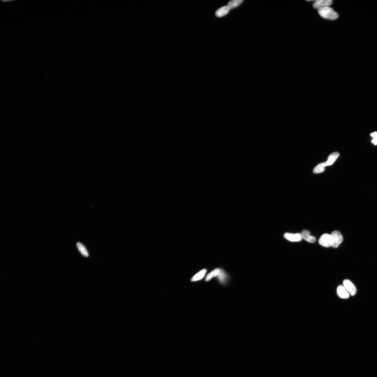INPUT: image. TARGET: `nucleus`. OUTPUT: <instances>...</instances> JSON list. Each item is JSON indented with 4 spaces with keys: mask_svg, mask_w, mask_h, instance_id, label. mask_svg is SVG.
<instances>
[{
    "mask_svg": "<svg viewBox=\"0 0 377 377\" xmlns=\"http://www.w3.org/2000/svg\"><path fill=\"white\" fill-rule=\"evenodd\" d=\"M320 16L323 18L329 20H335L338 18V14L329 6L324 7L318 9Z\"/></svg>",
    "mask_w": 377,
    "mask_h": 377,
    "instance_id": "nucleus-1",
    "label": "nucleus"
},
{
    "mask_svg": "<svg viewBox=\"0 0 377 377\" xmlns=\"http://www.w3.org/2000/svg\"><path fill=\"white\" fill-rule=\"evenodd\" d=\"M318 242L321 246L326 247V248L332 247L333 245L332 237L331 234L327 233L323 234L320 237Z\"/></svg>",
    "mask_w": 377,
    "mask_h": 377,
    "instance_id": "nucleus-2",
    "label": "nucleus"
},
{
    "mask_svg": "<svg viewBox=\"0 0 377 377\" xmlns=\"http://www.w3.org/2000/svg\"><path fill=\"white\" fill-rule=\"evenodd\" d=\"M331 234L333 240L332 247L333 248H337L343 241V235L338 230L333 231Z\"/></svg>",
    "mask_w": 377,
    "mask_h": 377,
    "instance_id": "nucleus-3",
    "label": "nucleus"
},
{
    "mask_svg": "<svg viewBox=\"0 0 377 377\" xmlns=\"http://www.w3.org/2000/svg\"><path fill=\"white\" fill-rule=\"evenodd\" d=\"M343 286L346 289L349 294L354 296L357 293V289L354 284L349 280L345 279L343 281Z\"/></svg>",
    "mask_w": 377,
    "mask_h": 377,
    "instance_id": "nucleus-4",
    "label": "nucleus"
},
{
    "mask_svg": "<svg viewBox=\"0 0 377 377\" xmlns=\"http://www.w3.org/2000/svg\"><path fill=\"white\" fill-rule=\"evenodd\" d=\"M285 239L290 242H299L302 240V239L301 233H285L284 235Z\"/></svg>",
    "mask_w": 377,
    "mask_h": 377,
    "instance_id": "nucleus-5",
    "label": "nucleus"
},
{
    "mask_svg": "<svg viewBox=\"0 0 377 377\" xmlns=\"http://www.w3.org/2000/svg\"><path fill=\"white\" fill-rule=\"evenodd\" d=\"M333 3L331 0H317L315 1L313 4L314 8L320 9L331 5Z\"/></svg>",
    "mask_w": 377,
    "mask_h": 377,
    "instance_id": "nucleus-6",
    "label": "nucleus"
},
{
    "mask_svg": "<svg viewBox=\"0 0 377 377\" xmlns=\"http://www.w3.org/2000/svg\"><path fill=\"white\" fill-rule=\"evenodd\" d=\"M302 239L311 243H314L316 241L315 237L312 236L310 232L308 230L304 229L301 233Z\"/></svg>",
    "mask_w": 377,
    "mask_h": 377,
    "instance_id": "nucleus-7",
    "label": "nucleus"
},
{
    "mask_svg": "<svg viewBox=\"0 0 377 377\" xmlns=\"http://www.w3.org/2000/svg\"><path fill=\"white\" fill-rule=\"evenodd\" d=\"M337 292L338 296L342 299H347L350 297V294L342 285H340L337 288Z\"/></svg>",
    "mask_w": 377,
    "mask_h": 377,
    "instance_id": "nucleus-8",
    "label": "nucleus"
},
{
    "mask_svg": "<svg viewBox=\"0 0 377 377\" xmlns=\"http://www.w3.org/2000/svg\"><path fill=\"white\" fill-rule=\"evenodd\" d=\"M340 154L337 152H334L329 156L327 162H324L325 166H328L333 165L337 158L339 157Z\"/></svg>",
    "mask_w": 377,
    "mask_h": 377,
    "instance_id": "nucleus-9",
    "label": "nucleus"
},
{
    "mask_svg": "<svg viewBox=\"0 0 377 377\" xmlns=\"http://www.w3.org/2000/svg\"><path fill=\"white\" fill-rule=\"evenodd\" d=\"M230 9L227 6L222 7L216 11V16L218 17L224 16L229 12Z\"/></svg>",
    "mask_w": 377,
    "mask_h": 377,
    "instance_id": "nucleus-10",
    "label": "nucleus"
},
{
    "mask_svg": "<svg viewBox=\"0 0 377 377\" xmlns=\"http://www.w3.org/2000/svg\"><path fill=\"white\" fill-rule=\"evenodd\" d=\"M76 247L78 251L84 256L86 258L89 256L88 251L83 244L78 242L76 244Z\"/></svg>",
    "mask_w": 377,
    "mask_h": 377,
    "instance_id": "nucleus-11",
    "label": "nucleus"
},
{
    "mask_svg": "<svg viewBox=\"0 0 377 377\" xmlns=\"http://www.w3.org/2000/svg\"><path fill=\"white\" fill-rule=\"evenodd\" d=\"M206 271H207L205 269L201 270L193 276L191 279V281L195 282L202 279L205 276Z\"/></svg>",
    "mask_w": 377,
    "mask_h": 377,
    "instance_id": "nucleus-12",
    "label": "nucleus"
},
{
    "mask_svg": "<svg viewBox=\"0 0 377 377\" xmlns=\"http://www.w3.org/2000/svg\"><path fill=\"white\" fill-rule=\"evenodd\" d=\"M244 2L242 0H233L229 2L227 6L230 9H233L238 6Z\"/></svg>",
    "mask_w": 377,
    "mask_h": 377,
    "instance_id": "nucleus-13",
    "label": "nucleus"
},
{
    "mask_svg": "<svg viewBox=\"0 0 377 377\" xmlns=\"http://www.w3.org/2000/svg\"><path fill=\"white\" fill-rule=\"evenodd\" d=\"M325 166L324 163H321L315 168L313 172L314 174L320 173L325 171Z\"/></svg>",
    "mask_w": 377,
    "mask_h": 377,
    "instance_id": "nucleus-14",
    "label": "nucleus"
},
{
    "mask_svg": "<svg viewBox=\"0 0 377 377\" xmlns=\"http://www.w3.org/2000/svg\"><path fill=\"white\" fill-rule=\"evenodd\" d=\"M218 276V279H219L221 283L224 284L226 282L227 276L226 273L224 271L221 270L219 275Z\"/></svg>",
    "mask_w": 377,
    "mask_h": 377,
    "instance_id": "nucleus-15",
    "label": "nucleus"
},
{
    "mask_svg": "<svg viewBox=\"0 0 377 377\" xmlns=\"http://www.w3.org/2000/svg\"><path fill=\"white\" fill-rule=\"evenodd\" d=\"M220 271H221V270L220 269H218V268L216 269H215V270L212 271V272L213 273V277H217V276H218V275H219L220 272Z\"/></svg>",
    "mask_w": 377,
    "mask_h": 377,
    "instance_id": "nucleus-16",
    "label": "nucleus"
},
{
    "mask_svg": "<svg viewBox=\"0 0 377 377\" xmlns=\"http://www.w3.org/2000/svg\"><path fill=\"white\" fill-rule=\"evenodd\" d=\"M212 277H213V273L212 271L210 273L208 274L207 276H206V277L205 278L206 281V282L208 281H209L211 279H212Z\"/></svg>",
    "mask_w": 377,
    "mask_h": 377,
    "instance_id": "nucleus-17",
    "label": "nucleus"
},
{
    "mask_svg": "<svg viewBox=\"0 0 377 377\" xmlns=\"http://www.w3.org/2000/svg\"><path fill=\"white\" fill-rule=\"evenodd\" d=\"M371 135L373 138H377V132H374L371 133Z\"/></svg>",
    "mask_w": 377,
    "mask_h": 377,
    "instance_id": "nucleus-18",
    "label": "nucleus"
},
{
    "mask_svg": "<svg viewBox=\"0 0 377 377\" xmlns=\"http://www.w3.org/2000/svg\"><path fill=\"white\" fill-rule=\"evenodd\" d=\"M372 142L375 145H377V138H374Z\"/></svg>",
    "mask_w": 377,
    "mask_h": 377,
    "instance_id": "nucleus-19",
    "label": "nucleus"
}]
</instances>
